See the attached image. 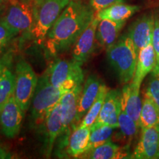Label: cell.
Masks as SVG:
<instances>
[{"label":"cell","instance_id":"6da1fadb","mask_svg":"<svg viewBox=\"0 0 159 159\" xmlns=\"http://www.w3.org/2000/svg\"><path fill=\"white\" fill-rule=\"evenodd\" d=\"M90 5L70 1L57 18L45 40V47L53 56L68 51L94 18Z\"/></svg>","mask_w":159,"mask_h":159},{"label":"cell","instance_id":"7a4b0ae2","mask_svg":"<svg viewBox=\"0 0 159 159\" xmlns=\"http://www.w3.org/2000/svg\"><path fill=\"white\" fill-rule=\"evenodd\" d=\"M107 57L120 83L124 85L130 83L136 71L138 53L128 34L123 35L107 48Z\"/></svg>","mask_w":159,"mask_h":159},{"label":"cell","instance_id":"3957f363","mask_svg":"<svg viewBox=\"0 0 159 159\" xmlns=\"http://www.w3.org/2000/svg\"><path fill=\"white\" fill-rule=\"evenodd\" d=\"M70 1L35 0L34 21L29 35L36 44H44L49 31Z\"/></svg>","mask_w":159,"mask_h":159},{"label":"cell","instance_id":"277c9868","mask_svg":"<svg viewBox=\"0 0 159 159\" xmlns=\"http://www.w3.org/2000/svg\"><path fill=\"white\" fill-rule=\"evenodd\" d=\"M67 91L56 88L49 82L45 72L38 80L35 93L31 102V116L36 126L44 124L46 117L52 108L58 104Z\"/></svg>","mask_w":159,"mask_h":159},{"label":"cell","instance_id":"5b68a950","mask_svg":"<svg viewBox=\"0 0 159 159\" xmlns=\"http://www.w3.org/2000/svg\"><path fill=\"white\" fill-rule=\"evenodd\" d=\"M81 66L73 59H57L52 63L46 72L52 85L69 91L83 85L84 75Z\"/></svg>","mask_w":159,"mask_h":159},{"label":"cell","instance_id":"8992f818","mask_svg":"<svg viewBox=\"0 0 159 159\" xmlns=\"http://www.w3.org/2000/svg\"><path fill=\"white\" fill-rule=\"evenodd\" d=\"M35 0H9L1 18L16 35L29 34L34 21Z\"/></svg>","mask_w":159,"mask_h":159},{"label":"cell","instance_id":"52a82bcc","mask_svg":"<svg viewBox=\"0 0 159 159\" xmlns=\"http://www.w3.org/2000/svg\"><path fill=\"white\" fill-rule=\"evenodd\" d=\"M38 80L31 66L24 59H20L16 66L14 98L24 113L30 106Z\"/></svg>","mask_w":159,"mask_h":159},{"label":"cell","instance_id":"ba28073f","mask_svg":"<svg viewBox=\"0 0 159 159\" xmlns=\"http://www.w3.org/2000/svg\"><path fill=\"white\" fill-rule=\"evenodd\" d=\"M82 89L83 85H77L65 93L59 102L63 123V132L61 136H64V138L68 137L70 131L78 126L77 123V108Z\"/></svg>","mask_w":159,"mask_h":159},{"label":"cell","instance_id":"9c48e42d","mask_svg":"<svg viewBox=\"0 0 159 159\" xmlns=\"http://www.w3.org/2000/svg\"><path fill=\"white\" fill-rule=\"evenodd\" d=\"M21 110L14 98L11 97L0 112V127L2 134L9 139H13L19 134L24 117Z\"/></svg>","mask_w":159,"mask_h":159},{"label":"cell","instance_id":"30bf717a","mask_svg":"<svg viewBox=\"0 0 159 159\" xmlns=\"http://www.w3.org/2000/svg\"><path fill=\"white\" fill-rule=\"evenodd\" d=\"M99 19L94 16L88 27L81 33L75 44L72 47L71 56L80 65L88 61L94 49V43L96 39V32Z\"/></svg>","mask_w":159,"mask_h":159},{"label":"cell","instance_id":"8fae6325","mask_svg":"<svg viewBox=\"0 0 159 159\" xmlns=\"http://www.w3.org/2000/svg\"><path fill=\"white\" fill-rule=\"evenodd\" d=\"M132 158H159V126L142 128V135Z\"/></svg>","mask_w":159,"mask_h":159},{"label":"cell","instance_id":"7c38bea8","mask_svg":"<svg viewBox=\"0 0 159 159\" xmlns=\"http://www.w3.org/2000/svg\"><path fill=\"white\" fill-rule=\"evenodd\" d=\"M153 25L154 16L144 14L130 26L128 34L132 39L138 55L141 49L152 43Z\"/></svg>","mask_w":159,"mask_h":159},{"label":"cell","instance_id":"4fadbf2b","mask_svg":"<svg viewBox=\"0 0 159 159\" xmlns=\"http://www.w3.org/2000/svg\"><path fill=\"white\" fill-rule=\"evenodd\" d=\"M122 91L109 89L105 97L102 109L95 122L96 124L110 125L114 128H119L118 118L121 111Z\"/></svg>","mask_w":159,"mask_h":159},{"label":"cell","instance_id":"5bb4252c","mask_svg":"<svg viewBox=\"0 0 159 159\" xmlns=\"http://www.w3.org/2000/svg\"><path fill=\"white\" fill-rule=\"evenodd\" d=\"M142 108V102L140 97V88L135 86L131 83L125 84L121 95V108L139 126Z\"/></svg>","mask_w":159,"mask_h":159},{"label":"cell","instance_id":"9a60e30c","mask_svg":"<svg viewBox=\"0 0 159 159\" xmlns=\"http://www.w3.org/2000/svg\"><path fill=\"white\" fill-rule=\"evenodd\" d=\"M157 60L153 46L152 43L141 49L138 55L136 71L131 83L140 88L145 77L152 71L156 66Z\"/></svg>","mask_w":159,"mask_h":159},{"label":"cell","instance_id":"2e32d148","mask_svg":"<svg viewBox=\"0 0 159 159\" xmlns=\"http://www.w3.org/2000/svg\"><path fill=\"white\" fill-rule=\"evenodd\" d=\"M46 152L47 156L51 154L57 139L63 132V123L61 116L60 104H57L48 113L45 119Z\"/></svg>","mask_w":159,"mask_h":159},{"label":"cell","instance_id":"e0dca14e","mask_svg":"<svg viewBox=\"0 0 159 159\" xmlns=\"http://www.w3.org/2000/svg\"><path fill=\"white\" fill-rule=\"evenodd\" d=\"M91 127L80 125L71 130L67 139L66 152L72 158H80L89 150Z\"/></svg>","mask_w":159,"mask_h":159},{"label":"cell","instance_id":"ac0fdd59","mask_svg":"<svg viewBox=\"0 0 159 159\" xmlns=\"http://www.w3.org/2000/svg\"><path fill=\"white\" fill-rule=\"evenodd\" d=\"M101 83H102L100 82V80L94 75H90L85 81L78 102L77 115V123L78 125L80 123V121L82 120L83 116L88 112L91 105L96 99Z\"/></svg>","mask_w":159,"mask_h":159},{"label":"cell","instance_id":"d6986e66","mask_svg":"<svg viewBox=\"0 0 159 159\" xmlns=\"http://www.w3.org/2000/svg\"><path fill=\"white\" fill-rule=\"evenodd\" d=\"M80 158L91 159L132 158V155L129 153V147H120L109 140L100 146L87 151Z\"/></svg>","mask_w":159,"mask_h":159},{"label":"cell","instance_id":"ffe728a7","mask_svg":"<svg viewBox=\"0 0 159 159\" xmlns=\"http://www.w3.org/2000/svg\"><path fill=\"white\" fill-rule=\"evenodd\" d=\"M125 21H114L109 19L99 20L96 32V39L105 48L116 42Z\"/></svg>","mask_w":159,"mask_h":159},{"label":"cell","instance_id":"44dd1931","mask_svg":"<svg viewBox=\"0 0 159 159\" xmlns=\"http://www.w3.org/2000/svg\"><path fill=\"white\" fill-rule=\"evenodd\" d=\"M139 9L140 7L137 5L118 3L97 12L95 16L99 20L109 19L114 21H123L132 16Z\"/></svg>","mask_w":159,"mask_h":159},{"label":"cell","instance_id":"7402d4cb","mask_svg":"<svg viewBox=\"0 0 159 159\" xmlns=\"http://www.w3.org/2000/svg\"><path fill=\"white\" fill-rule=\"evenodd\" d=\"M159 126V109L150 97L145 93L140 114L141 128Z\"/></svg>","mask_w":159,"mask_h":159},{"label":"cell","instance_id":"603a6c76","mask_svg":"<svg viewBox=\"0 0 159 159\" xmlns=\"http://www.w3.org/2000/svg\"><path fill=\"white\" fill-rule=\"evenodd\" d=\"M108 90L109 89L104 83H101L96 99L94 100V103L91 105L88 112L83 116L79 125L83 127H91L93 124H94L98 118L101 109H102V105L104 103L105 97H106Z\"/></svg>","mask_w":159,"mask_h":159},{"label":"cell","instance_id":"cb8c5ba5","mask_svg":"<svg viewBox=\"0 0 159 159\" xmlns=\"http://www.w3.org/2000/svg\"><path fill=\"white\" fill-rule=\"evenodd\" d=\"M10 68L6 69L0 77V112L11 97L14 95L15 75Z\"/></svg>","mask_w":159,"mask_h":159},{"label":"cell","instance_id":"d4e9b609","mask_svg":"<svg viewBox=\"0 0 159 159\" xmlns=\"http://www.w3.org/2000/svg\"><path fill=\"white\" fill-rule=\"evenodd\" d=\"M114 128L110 125L102 124H93L91 126L90 141H89V150L100 146L111 140Z\"/></svg>","mask_w":159,"mask_h":159},{"label":"cell","instance_id":"484cf974","mask_svg":"<svg viewBox=\"0 0 159 159\" xmlns=\"http://www.w3.org/2000/svg\"><path fill=\"white\" fill-rule=\"evenodd\" d=\"M118 123L121 134L128 139L129 142L138 134L140 126L124 111L122 110V108L119 115Z\"/></svg>","mask_w":159,"mask_h":159},{"label":"cell","instance_id":"4316f807","mask_svg":"<svg viewBox=\"0 0 159 159\" xmlns=\"http://www.w3.org/2000/svg\"><path fill=\"white\" fill-rule=\"evenodd\" d=\"M145 93L150 97L159 109V66H156L150 72L148 89Z\"/></svg>","mask_w":159,"mask_h":159},{"label":"cell","instance_id":"83f0119b","mask_svg":"<svg viewBox=\"0 0 159 159\" xmlns=\"http://www.w3.org/2000/svg\"><path fill=\"white\" fill-rule=\"evenodd\" d=\"M16 35L0 17V47H5Z\"/></svg>","mask_w":159,"mask_h":159},{"label":"cell","instance_id":"f1b7e54d","mask_svg":"<svg viewBox=\"0 0 159 159\" xmlns=\"http://www.w3.org/2000/svg\"><path fill=\"white\" fill-rule=\"evenodd\" d=\"M152 44L156 55L157 66H159V15L154 16V25L153 31H152Z\"/></svg>","mask_w":159,"mask_h":159},{"label":"cell","instance_id":"f546056e","mask_svg":"<svg viewBox=\"0 0 159 159\" xmlns=\"http://www.w3.org/2000/svg\"><path fill=\"white\" fill-rule=\"evenodd\" d=\"M125 0H91L90 6L95 13L118 3H125Z\"/></svg>","mask_w":159,"mask_h":159},{"label":"cell","instance_id":"4dcf8cb0","mask_svg":"<svg viewBox=\"0 0 159 159\" xmlns=\"http://www.w3.org/2000/svg\"><path fill=\"white\" fill-rule=\"evenodd\" d=\"M13 60V53L12 50L6 51L0 55V77L4 71L11 66Z\"/></svg>","mask_w":159,"mask_h":159},{"label":"cell","instance_id":"1f68e13d","mask_svg":"<svg viewBox=\"0 0 159 159\" xmlns=\"http://www.w3.org/2000/svg\"><path fill=\"white\" fill-rule=\"evenodd\" d=\"M9 0H0V17L5 13L7 5H8Z\"/></svg>","mask_w":159,"mask_h":159},{"label":"cell","instance_id":"d6a6232c","mask_svg":"<svg viewBox=\"0 0 159 159\" xmlns=\"http://www.w3.org/2000/svg\"><path fill=\"white\" fill-rule=\"evenodd\" d=\"M11 155L7 150H5L3 148L0 146V159L5 158H11Z\"/></svg>","mask_w":159,"mask_h":159},{"label":"cell","instance_id":"836d02e7","mask_svg":"<svg viewBox=\"0 0 159 159\" xmlns=\"http://www.w3.org/2000/svg\"><path fill=\"white\" fill-rule=\"evenodd\" d=\"M4 49H5V47H0V55L4 52V50H3Z\"/></svg>","mask_w":159,"mask_h":159},{"label":"cell","instance_id":"e575fe53","mask_svg":"<svg viewBox=\"0 0 159 159\" xmlns=\"http://www.w3.org/2000/svg\"><path fill=\"white\" fill-rule=\"evenodd\" d=\"M75 1H79V0H75Z\"/></svg>","mask_w":159,"mask_h":159}]
</instances>
